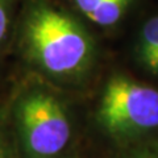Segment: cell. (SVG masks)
<instances>
[{
	"mask_svg": "<svg viewBox=\"0 0 158 158\" xmlns=\"http://www.w3.org/2000/svg\"><path fill=\"white\" fill-rule=\"evenodd\" d=\"M25 36L33 59L52 75L75 77L91 63L94 45L88 33L58 9L45 6L34 9Z\"/></svg>",
	"mask_w": 158,
	"mask_h": 158,
	"instance_id": "obj_1",
	"label": "cell"
},
{
	"mask_svg": "<svg viewBox=\"0 0 158 158\" xmlns=\"http://www.w3.org/2000/svg\"><path fill=\"white\" fill-rule=\"evenodd\" d=\"M98 120L116 137H132L158 128V91L125 77H113L103 91Z\"/></svg>",
	"mask_w": 158,
	"mask_h": 158,
	"instance_id": "obj_2",
	"label": "cell"
},
{
	"mask_svg": "<svg viewBox=\"0 0 158 158\" xmlns=\"http://www.w3.org/2000/svg\"><path fill=\"white\" fill-rule=\"evenodd\" d=\"M17 121L29 158H56L70 141L71 124L65 107L46 91H32L20 100Z\"/></svg>",
	"mask_w": 158,
	"mask_h": 158,
	"instance_id": "obj_3",
	"label": "cell"
},
{
	"mask_svg": "<svg viewBox=\"0 0 158 158\" xmlns=\"http://www.w3.org/2000/svg\"><path fill=\"white\" fill-rule=\"evenodd\" d=\"M131 0H75L77 7L92 23L111 27L124 15Z\"/></svg>",
	"mask_w": 158,
	"mask_h": 158,
	"instance_id": "obj_4",
	"label": "cell"
},
{
	"mask_svg": "<svg viewBox=\"0 0 158 158\" xmlns=\"http://www.w3.org/2000/svg\"><path fill=\"white\" fill-rule=\"evenodd\" d=\"M138 54L148 70L158 75V17L148 20L142 27Z\"/></svg>",
	"mask_w": 158,
	"mask_h": 158,
	"instance_id": "obj_5",
	"label": "cell"
},
{
	"mask_svg": "<svg viewBox=\"0 0 158 158\" xmlns=\"http://www.w3.org/2000/svg\"><path fill=\"white\" fill-rule=\"evenodd\" d=\"M120 158H158V142H149L132 149Z\"/></svg>",
	"mask_w": 158,
	"mask_h": 158,
	"instance_id": "obj_6",
	"label": "cell"
},
{
	"mask_svg": "<svg viewBox=\"0 0 158 158\" xmlns=\"http://www.w3.org/2000/svg\"><path fill=\"white\" fill-rule=\"evenodd\" d=\"M7 29H8V13L3 4V0H0V42L6 37Z\"/></svg>",
	"mask_w": 158,
	"mask_h": 158,
	"instance_id": "obj_7",
	"label": "cell"
},
{
	"mask_svg": "<svg viewBox=\"0 0 158 158\" xmlns=\"http://www.w3.org/2000/svg\"><path fill=\"white\" fill-rule=\"evenodd\" d=\"M0 158H8L7 153H6V149H4V145L2 142V138H0Z\"/></svg>",
	"mask_w": 158,
	"mask_h": 158,
	"instance_id": "obj_8",
	"label": "cell"
}]
</instances>
